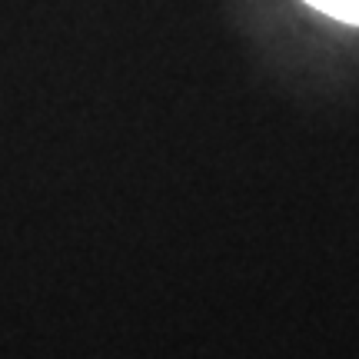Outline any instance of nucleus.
<instances>
[{
	"label": "nucleus",
	"instance_id": "f257e3e1",
	"mask_svg": "<svg viewBox=\"0 0 359 359\" xmlns=\"http://www.w3.org/2000/svg\"><path fill=\"white\" fill-rule=\"evenodd\" d=\"M306 4L326 13V17H333V20L359 27V0H306Z\"/></svg>",
	"mask_w": 359,
	"mask_h": 359
}]
</instances>
